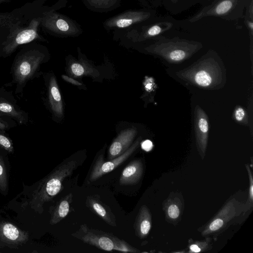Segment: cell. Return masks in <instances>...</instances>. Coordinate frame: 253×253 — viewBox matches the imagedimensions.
<instances>
[{
    "label": "cell",
    "mask_w": 253,
    "mask_h": 253,
    "mask_svg": "<svg viewBox=\"0 0 253 253\" xmlns=\"http://www.w3.org/2000/svg\"><path fill=\"white\" fill-rule=\"evenodd\" d=\"M176 75L183 80L206 89L221 88L225 82V70L217 53L209 50L198 61Z\"/></svg>",
    "instance_id": "obj_1"
},
{
    "label": "cell",
    "mask_w": 253,
    "mask_h": 253,
    "mask_svg": "<svg viewBox=\"0 0 253 253\" xmlns=\"http://www.w3.org/2000/svg\"><path fill=\"white\" fill-rule=\"evenodd\" d=\"M77 167L78 162L73 159L65 161L58 166L37 185L31 194L28 205L36 212L42 213L44 204L60 192L63 181L70 177Z\"/></svg>",
    "instance_id": "obj_2"
},
{
    "label": "cell",
    "mask_w": 253,
    "mask_h": 253,
    "mask_svg": "<svg viewBox=\"0 0 253 253\" xmlns=\"http://www.w3.org/2000/svg\"><path fill=\"white\" fill-rule=\"evenodd\" d=\"M156 42L147 48L169 63L182 62L191 57L203 47L199 42L180 38H168L162 35L156 37Z\"/></svg>",
    "instance_id": "obj_3"
},
{
    "label": "cell",
    "mask_w": 253,
    "mask_h": 253,
    "mask_svg": "<svg viewBox=\"0 0 253 253\" xmlns=\"http://www.w3.org/2000/svg\"><path fill=\"white\" fill-rule=\"evenodd\" d=\"M44 58V54L37 49L22 51L15 57L11 74L16 93H21L28 82L36 77Z\"/></svg>",
    "instance_id": "obj_4"
},
{
    "label": "cell",
    "mask_w": 253,
    "mask_h": 253,
    "mask_svg": "<svg viewBox=\"0 0 253 253\" xmlns=\"http://www.w3.org/2000/svg\"><path fill=\"white\" fill-rule=\"evenodd\" d=\"M253 0H215L205 6L188 19L194 23L207 17H216L228 21L242 18L246 7Z\"/></svg>",
    "instance_id": "obj_5"
},
{
    "label": "cell",
    "mask_w": 253,
    "mask_h": 253,
    "mask_svg": "<svg viewBox=\"0 0 253 253\" xmlns=\"http://www.w3.org/2000/svg\"><path fill=\"white\" fill-rule=\"evenodd\" d=\"M244 208L245 206L235 198L229 200L207 224L201 232L202 235L205 236L221 231L230 221L244 212Z\"/></svg>",
    "instance_id": "obj_6"
},
{
    "label": "cell",
    "mask_w": 253,
    "mask_h": 253,
    "mask_svg": "<svg viewBox=\"0 0 253 253\" xmlns=\"http://www.w3.org/2000/svg\"><path fill=\"white\" fill-rule=\"evenodd\" d=\"M71 235L84 243L94 246L99 249L106 251L113 250L112 234L92 229L86 224H81L78 230L72 233Z\"/></svg>",
    "instance_id": "obj_7"
},
{
    "label": "cell",
    "mask_w": 253,
    "mask_h": 253,
    "mask_svg": "<svg viewBox=\"0 0 253 253\" xmlns=\"http://www.w3.org/2000/svg\"><path fill=\"white\" fill-rule=\"evenodd\" d=\"M140 138H139L124 153L115 158L104 161L103 155H100L95 161L89 176V181L92 182L103 175L114 170L128 158L138 147Z\"/></svg>",
    "instance_id": "obj_8"
},
{
    "label": "cell",
    "mask_w": 253,
    "mask_h": 253,
    "mask_svg": "<svg viewBox=\"0 0 253 253\" xmlns=\"http://www.w3.org/2000/svg\"><path fill=\"white\" fill-rule=\"evenodd\" d=\"M194 130L197 149L203 159L208 145L209 124L206 113L199 105L194 111Z\"/></svg>",
    "instance_id": "obj_9"
},
{
    "label": "cell",
    "mask_w": 253,
    "mask_h": 253,
    "mask_svg": "<svg viewBox=\"0 0 253 253\" xmlns=\"http://www.w3.org/2000/svg\"><path fill=\"white\" fill-rule=\"evenodd\" d=\"M28 233L7 222L0 223V241L7 245H21L28 240Z\"/></svg>",
    "instance_id": "obj_10"
},
{
    "label": "cell",
    "mask_w": 253,
    "mask_h": 253,
    "mask_svg": "<svg viewBox=\"0 0 253 253\" xmlns=\"http://www.w3.org/2000/svg\"><path fill=\"white\" fill-rule=\"evenodd\" d=\"M137 134L135 128L123 130L113 141L108 151V160H112L126 151L131 146Z\"/></svg>",
    "instance_id": "obj_11"
},
{
    "label": "cell",
    "mask_w": 253,
    "mask_h": 253,
    "mask_svg": "<svg viewBox=\"0 0 253 253\" xmlns=\"http://www.w3.org/2000/svg\"><path fill=\"white\" fill-rule=\"evenodd\" d=\"M143 172V165L141 160L131 162L123 170L119 179L120 185L137 184L141 179Z\"/></svg>",
    "instance_id": "obj_12"
},
{
    "label": "cell",
    "mask_w": 253,
    "mask_h": 253,
    "mask_svg": "<svg viewBox=\"0 0 253 253\" xmlns=\"http://www.w3.org/2000/svg\"><path fill=\"white\" fill-rule=\"evenodd\" d=\"M86 206L104 221L113 227H116V218L109 208L103 204L94 196H88L86 202Z\"/></svg>",
    "instance_id": "obj_13"
},
{
    "label": "cell",
    "mask_w": 253,
    "mask_h": 253,
    "mask_svg": "<svg viewBox=\"0 0 253 253\" xmlns=\"http://www.w3.org/2000/svg\"><path fill=\"white\" fill-rule=\"evenodd\" d=\"M151 212L147 206L143 205L139 210L134 224L137 236L140 239L147 237L151 230Z\"/></svg>",
    "instance_id": "obj_14"
},
{
    "label": "cell",
    "mask_w": 253,
    "mask_h": 253,
    "mask_svg": "<svg viewBox=\"0 0 253 253\" xmlns=\"http://www.w3.org/2000/svg\"><path fill=\"white\" fill-rule=\"evenodd\" d=\"M166 217L169 222L177 221L181 217L183 209V203L178 194L170 195L163 204Z\"/></svg>",
    "instance_id": "obj_15"
},
{
    "label": "cell",
    "mask_w": 253,
    "mask_h": 253,
    "mask_svg": "<svg viewBox=\"0 0 253 253\" xmlns=\"http://www.w3.org/2000/svg\"><path fill=\"white\" fill-rule=\"evenodd\" d=\"M48 96L49 103L52 112L57 117L63 114L62 98L56 79L51 76L48 84Z\"/></svg>",
    "instance_id": "obj_16"
},
{
    "label": "cell",
    "mask_w": 253,
    "mask_h": 253,
    "mask_svg": "<svg viewBox=\"0 0 253 253\" xmlns=\"http://www.w3.org/2000/svg\"><path fill=\"white\" fill-rule=\"evenodd\" d=\"M73 194L70 193L61 199L54 207L51 213L49 224L55 225L63 219L69 213Z\"/></svg>",
    "instance_id": "obj_17"
},
{
    "label": "cell",
    "mask_w": 253,
    "mask_h": 253,
    "mask_svg": "<svg viewBox=\"0 0 253 253\" xmlns=\"http://www.w3.org/2000/svg\"><path fill=\"white\" fill-rule=\"evenodd\" d=\"M0 113L12 117L19 124H26L28 122L27 113L3 98H0Z\"/></svg>",
    "instance_id": "obj_18"
},
{
    "label": "cell",
    "mask_w": 253,
    "mask_h": 253,
    "mask_svg": "<svg viewBox=\"0 0 253 253\" xmlns=\"http://www.w3.org/2000/svg\"><path fill=\"white\" fill-rule=\"evenodd\" d=\"M197 3L196 0H162V5L173 14L183 12Z\"/></svg>",
    "instance_id": "obj_19"
},
{
    "label": "cell",
    "mask_w": 253,
    "mask_h": 253,
    "mask_svg": "<svg viewBox=\"0 0 253 253\" xmlns=\"http://www.w3.org/2000/svg\"><path fill=\"white\" fill-rule=\"evenodd\" d=\"M112 240L113 243V250L125 253H139L140 251L137 249L130 246L125 241L120 239L112 234Z\"/></svg>",
    "instance_id": "obj_20"
},
{
    "label": "cell",
    "mask_w": 253,
    "mask_h": 253,
    "mask_svg": "<svg viewBox=\"0 0 253 253\" xmlns=\"http://www.w3.org/2000/svg\"><path fill=\"white\" fill-rule=\"evenodd\" d=\"M8 175L6 168L2 156H0V191L2 193L7 190Z\"/></svg>",
    "instance_id": "obj_21"
},
{
    "label": "cell",
    "mask_w": 253,
    "mask_h": 253,
    "mask_svg": "<svg viewBox=\"0 0 253 253\" xmlns=\"http://www.w3.org/2000/svg\"><path fill=\"white\" fill-rule=\"evenodd\" d=\"M207 241L190 242L189 245V253H199L209 250L211 239L207 238Z\"/></svg>",
    "instance_id": "obj_22"
},
{
    "label": "cell",
    "mask_w": 253,
    "mask_h": 253,
    "mask_svg": "<svg viewBox=\"0 0 253 253\" xmlns=\"http://www.w3.org/2000/svg\"><path fill=\"white\" fill-rule=\"evenodd\" d=\"M236 121L240 123L248 124L247 115L246 111L241 107H237L234 112Z\"/></svg>",
    "instance_id": "obj_23"
},
{
    "label": "cell",
    "mask_w": 253,
    "mask_h": 253,
    "mask_svg": "<svg viewBox=\"0 0 253 253\" xmlns=\"http://www.w3.org/2000/svg\"><path fill=\"white\" fill-rule=\"evenodd\" d=\"M0 147L9 153L13 152V146L11 140L6 135L1 133H0Z\"/></svg>",
    "instance_id": "obj_24"
},
{
    "label": "cell",
    "mask_w": 253,
    "mask_h": 253,
    "mask_svg": "<svg viewBox=\"0 0 253 253\" xmlns=\"http://www.w3.org/2000/svg\"><path fill=\"white\" fill-rule=\"evenodd\" d=\"M246 168L247 169L249 177V180H250V186H249V199L247 201L248 202L246 203L247 204L249 202L252 205L253 204V176L252 174V172L251 171V169L250 168V167L249 165H246Z\"/></svg>",
    "instance_id": "obj_25"
},
{
    "label": "cell",
    "mask_w": 253,
    "mask_h": 253,
    "mask_svg": "<svg viewBox=\"0 0 253 253\" xmlns=\"http://www.w3.org/2000/svg\"><path fill=\"white\" fill-rule=\"evenodd\" d=\"M71 69L73 74L76 76H81L84 72V67L79 63H73Z\"/></svg>",
    "instance_id": "obj_26"
},
{
    "label": "cell",
    "mask_w": 253,
    "mask_h": 253,
    "mask_svg": "<svg viewBox=\"0 0 253 253\" xmlns=\"http://www.w3.org/2000/svg\"><path fill=\"white\" fill-rule=\"evenodd\" d=\"M56 26L59 30L66 32L69 30V25L67 22L62 19H58L56 23Z\"/></svg>",
    "instance_id": "obj_27"
},
{
    "label": "cell",
    "mask_w": 253,
    "mask_h": 253,
    "mask_svg": "<svg viewBox=\"0 0 253 253\" xmlns=\"http://www.w3.org/2000/svg\"><path fill=\"white\" fill-rule=\"evenodd\" d=\"M14 124L0 118V131L3 132L13 126Z\"/></svg>",
    "instance_id": "obj_28"
},
{
    "label": "cell",
    "mask_w": 253,
    "mask_h": 253,
    "mask_svg": "<svg viewBox=\"0 0 253 253\" xmlns=\"http://www.w3.org/2000/svg\"><path fill=\"white\" fill-rule=\"evenodd\" d=\"M141 148L144 151L148 152L152 150L153 147V144L149 140H146L143 141L141 144Z\"/></svg>",
    "instance_id": "obj_29"
},
{
    "label": "cell",
    "mask_w": 253,
    "mask_h": 253,
    "mask_svg": "<svg viewBox=\"0 0 253 253\" xmlns=\"http://www.w3.org/2000/svg\"><path fill=\"white\" fill-rule=\"evenodd\" d=\"M62 78L66 81L69 82V83H70L72 84H74L75 85H82V84L80 83V82H78L77 81L70 78V77H69L67 76H65V75H62Z\"/></svg>",
    "instance_id": "obj_30"
},
{
    "label": "cell",
    "mask_w": 253,
    "mask_h": 253,
    "mask_svg": "<svg viewBox=\"0 0 253 253\" xmlns=\"http://www.w3.org/2000/svg\"><path fill=\"white\" fill-rule=\"evenodd\" d=\"M215 0H196L197 3L202 5L203 7L211 4Z\"/></svg>",
    "instance_id": "obj_31"
},
{
    "label": "cell",
    "mask_w": 253,
    "mask_h": 253,
    "mask_svg": "<svg viewBox=\"0 0 253 253\" xmlns=\"http://www.w3.org/2000/svg\"><path fill=\"white\" fill-rule=\"evenodd\" d=\"M150 3L154 6L162 5V0H150Z\"/></svg>",
    "instance_id": "obj_32"
},
{
    "label": "cell",
    "mask_w": 253,
    "mask_h": 253,
    "mask_svg": "<svg viewBox=\"0 0 253 253\" xmlns=\"http://www.w3.org/2000/svg\"><path fill=\"white\" fill-rule=\"evenodd\" d=\"M3 116H6V115L3 113H0V118H1V117H3Z\"/></svg>",
    "instance_id": "obj_33"
},
{
    "label": "cell",
    "mask_w": 253,
    "mask_h": 253,
    "mask_svg": "<svg viewBox=\"0 0 253 253\" xmlns=\"http://www.w3.org/2000/svg\"><path fill=\"white\" fill-rule=\"evenodd\" d=\"M6 0H0V2H2V1H5Z\"/></svg>",
    "instance_id": "obj_34"
}]
</instances>
